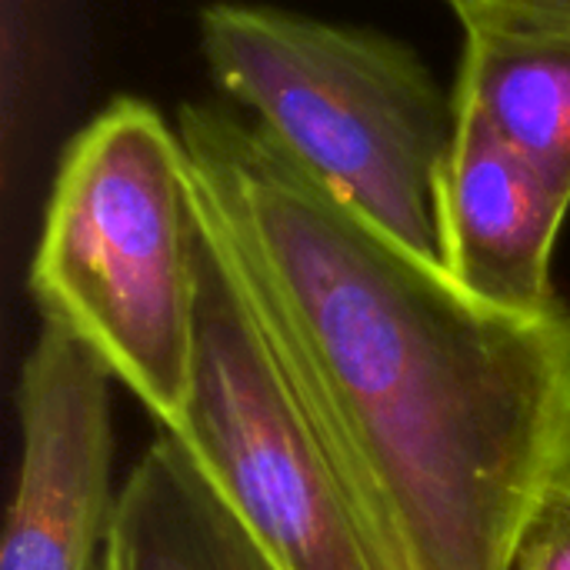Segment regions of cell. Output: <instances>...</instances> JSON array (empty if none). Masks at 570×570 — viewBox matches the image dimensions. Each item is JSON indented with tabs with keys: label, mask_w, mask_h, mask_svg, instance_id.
<instances>
[{
	"label": "cell",
	"mask_w": 570,
	"mask_h": 570,
	"mask_svg": "<svg viewBox=\"0 0 570 570\" xmlns=\"http://www.w3.org/2000/svg\"><path fill=\"white\" fill-rule=\"evenodd\" d=\"M511 570H570V484L541 508Z\"/></svg>",
	"instance_id": "obj_9"
},
{
	"label": "cell",
	"mask_w": 570,
	"mask_h": 570,
	"mask_svg": "<svg viewBox=\"0 0 570 570\" xmlns=\"http://www.w3.org/2000/svg\"><path fill=\"white\" fill-rule=\"evenodd\" d=\"M100 570H277L210 491L184 448L160 434L124 491Z\"/></svg>",
	"instance_id": "obj_7"
},
{
	"label": "cell",
	"mask_w": 570,
	"mask_h": 570,
	"mask_svg": "<svg viewBox=\"0 0 570 570\" xmlns=\"http://www.w3.org/2000/svg\"><path fill=\"white\" fill-rule=\"evenodd\" d=\"M164 434L277 570H401L200 210L194 361Z\"/></svg>",
	"instance_id": "obj_4"
},
{
	"label": "cell",
	"mask_w": 570,
	"mask_h": 570,
	"mask_svg": "<svg viewBox=\"0 0 570 570\" xmlns=\"http://www.w3.org/2000/svg\"><path fill=\"white\" fill-rule=\"evenodd\" d=\"M200 53L294 164L444 267L441 177L458 104L407 43L281 7L210 3Z\"/></svg>",
	"instance_id": "obj_3"
},
{
	"label": "cell",
	"mask_w": 570,
	"mask_h": 570,
	"mask_svg": "<svg viewBox=\"0 0 570 570\" xmlns=\"http://www.w3.org/2000/svg\"><path fill=\"white\" fill-rule=\"evenodd\" d=\"M30 291L167 431L187 401L197 210L177 127L120 97L63 150Z\"/></svg>",
	"instance_id": "obj_2"
},
{
	"label": "cell",
	"mask_w": 570,
	"mask_h": 570,
	"mask_svg": "<svg viewBox=\"0 0 570 570\" xmlns=\"http://www.w3.org/2000/svg\"><path fill=\"white\" fill-rule=\"evenodd\" d=\"M107 364L67 327L43 321L20 367V464L0 570H94L117 498L110 491Z\"/></svg>",
	"instance_id": "obj_5"
},
{
	"label": "cell",
	"mask_w": 570,
	"mask_h": 570,
	"mask_svg": "<svg viewBox=\"0 0 570 570\" xmlns=\"http://www.w3.org/2000/svg\"><path fill=\"white\" fill-rule=\"evenodd\" d=\"M458 130L441 177L448 274L474 297L521 314L561 304L551 261L570 210V184L508 144L458 100Z\"/></svg>",
	"instance_id": "obj_6"
},
{
	"label": "cell",
	"mask_w": 570,
	"mask_h": 570,
	"mask_svg": "<svg viewBox=\"0 0 570 570\" xmlns=\"http://www.w3.org/2000/svg\"><path fill=\"white\" fill-rule=\"evenodd\" d=\"M461 20L570 23V0H448Z\"/></svg>",
	"instance_id": "obj_10"
},
{
	"label": "cell",
	"mask_w": 570,
	"mask_h": 570,
	"mask_svg": "<svg viewBox=\"0 0 570 570\" xmlns=\"http://www.w3.org/2000/svg\"><path fill=\"white\" fill-rule=\"evenodd\" d=\"M461 23L464 60L454 97L570 184V23Z\"/></svg>",
	"instance_id": "obj_8"
},
{
	"label": "cell",
	"mask_w": 570,
	"mask_h": 570,
	"mask_svg": "<svg viewBox=\"0 0 570 570\" xmlns=\"http://www.w3.org/2000/svg\"><path fill=\"white\" fill-rule=\"evenodd\" d=\"M197 210L401 570H511L570 484V311H504L294 164L184 104Z\"/></svg>",
	"instance_id": "obj_1"
}]
</instances>
